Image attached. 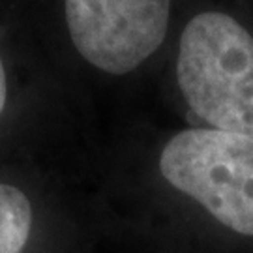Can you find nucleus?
Wrapping results in <instances>:
<instances>
[{
  "label": "nucleus",
  "instance_id": "obj_5",
  "mask_svg": "<svg viewBox=\"0 0 253 253\" xmlns=\"http://www.w3.org/2000/svg\"><path fill=\"white\" fill-rule=\"evenodd\" d=\"M6 72H4V64H2V58H0V113L4 111V105H6Z\"/></svg>",
  "mask_w": 253,
  "mask_h": 253
},
{
  "label": "nucleus",
  "instance_id": "obj_1",
  "mask_svg": "<svg viewBox=\"0 0 253 253\" xmlns=\"http://www.w3.org/2000/svg\"><path fill=\"white\" fill-rule=\"evenodd\" d=\"M176 77L191 111L214 129L253 139V36L219 11H203L180 38Z\"/></svg>",
  "mask_w": 253,
  "mask_h": 253
},
{
  "label": "nucleus",
  "instance_id": "obj_3",
  "mask_svg": "<svg viewBox=\"0 0 253 253\" xmlns=\"http://www.w3.org/2000/svg\"><path fill=\"white\" fill-rule=\"evenodd\" d=\"M75 49L92 66L122 75L165 40L171 0H64Z\"/></svg>",
  "mask_w": 253,
  "mask_h": 253
},
{
  "label": "nucleus",
  "instance_id": "obj_2",
  "mask_svg": "<svg viewBox=\"0 0 253 253\" xmlns=\"http://www.w3.org/2000/svg\"><path fill=\"white\" fill-rule=\"evenodd\" d=\"M165 180L217 221L253 236V139L221 129H186L160 158Z\"/></svg>",
  "mask_w": 253,
  "mask_h": 253
},
{
  "label": "nucleus",
  "instance_id": "obj_4",
  "mask_svg": "<svg viewBox=\"0 0 253 253\" xmlns=\"http://www.w3.org/2000/svg\"><path fill=\"white\" fill-rule=\"evenodd\" d=\"M32 225L30 201L21 190L0 184V253H21Z\"/></svg>",
  "mask_w": 253,
  "mask_h": 253
}]
</instances>
